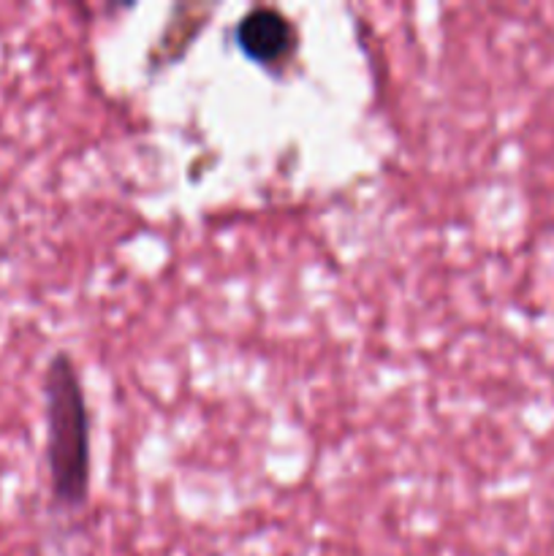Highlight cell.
<instances>
[{"label":"cell","mask_w":554,"mask_h":556,"mask_svg":"<svg viewBox=\"0 0 554 556\" xmlns=\"http://www.w3.org/2000/svg\"><path fill=\"white\" fill-rule=\"evenodd\" d=\"M43 402L52 503L60 510H81L90 497L92 432L85 389L68 353H58L49 362L43 375Z\"/></svg>","instance_id":"6da1fadb"},{"label":"cell","mask_w":554,"mask_h":556,"mask_svg":"<svg viewBox=\"0 0 554 556\" xmlns=\"http://www.w3.org/2000/svg\"><path fill=\"white\" fill-rule=\"evenodd\" d=\"M237 43L261 65H286L293 58L299 33L275 5H255L239 20Z\"/></svg>","instance_id":"7a4b0ae2"}]
</instances>
